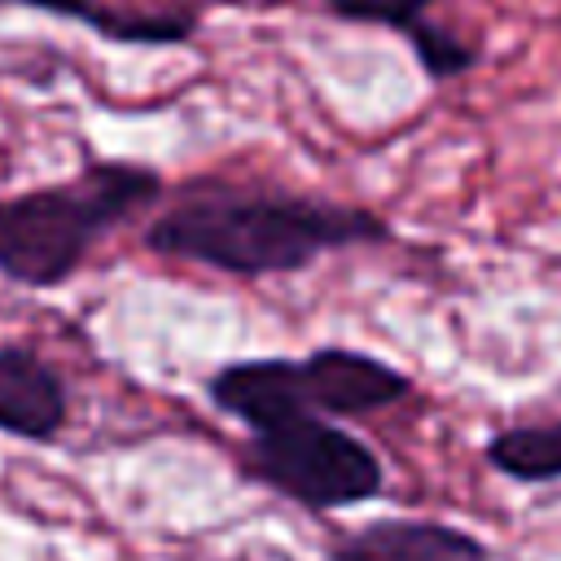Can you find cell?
Segmentation results:
<instances>
[{
	"label": "cell",
	"instance_id": "8",
	"mask_svg": "<svg viewBox=\"0 0 561 561\" xmlns=\"http://www.w3.org/2000/svg\"><path fill=\"white\" fill-rule=\"evenodd\" d=\"M486 465L513 482H557L561 478V421L500 430L486 443Z\"/></svg>",
	"mask_w": 561,
	"mask_h": 561
},
{
	"label": "cell",
	"instance_id": "7",
	"mask_svg": "<svg viewBox=\"0 0 561 561\" xmlns=\"http://www.w3.org/2000/svg\"><path fill=\"white\" fill-rule=\"evenodd\" d=\"M329 561H491L486 543L430 517H381L329 548Z\"/></svg>",
	"mask_w": 561,
	"mask_h": 561
},
{
	"label": "cell",
	"instance_id": "9",
	"mask_svg": "<svg viewBox=\"0 0 561 561\" xmlns=\"http://www.w3.org/2000/svg\"><path fill=\"white\" fill-rule=\"evenodd\" d=\"M337 22H359V26H386L399 31L408 44L434 22L430 9L434 0H320Z\"/></svg>",
	"mask_w": 561,
	"mask_h": 561
},
{
	"label": "cell",
	"instance_id": "6",
	"mask_svg": "<svg viewBox=\"0 0 561 561\" xmlns=\"http://www.w3.org/2000/svg\"><path fill=\"white\" fill-rule=\"evenodd\" d=\"M70 416L66 377L26 342H0V434L48 443Z\"/></svg>",
	"mask_w": 561,
	"mask_h": 561
},
{
	"label": "cell",
	"instance_id": "4",
	"mask_svg": "<svg viewBox=\"0 0 561 561\" xmlns=\"http://www.w3.org/2000/svg\"><path fill=\"white\" fill-rule=\"evenodd\" d=\"M294 364H298V390L307 408H316L320 416H368L412 394L408 373L351 346H316Z\"/></svg>",
	"mask_w": 561,
	"mask_h": 561
},
{
	"label": "cell",
	"instance_id": "1",
	"mask_svg": "<svg viewBox=\"0 0 561 561\" xmlns=\"http://www.w3.org/2000/svg\"><path fill=\"white\" fill-rule=\"evenodd\" d=\"M390 228L364 210L289 188L197 180L145 228V245L224 276L259 280L311 267L320 254L381 241Z\"/></svg>",
	"mask_w": 561,
	"mask_h": 561
},
{
	"label": "cell",
	"instance_id": "5",
	"mask_svg": "<svg viewBox=\"0 0 561 561\" xmlns=\"http://www.w3.org/2000/svg\"><path fill=\"white\" fill-rule=\"evenodd\" d=\"M0 9H39L131 48L188 44L202 26V9L188 0H0Z\"/></svg>",
	"mask_w": 561,
	"mask_h": 561
},
{
	"label": "cell",
	"instance_id": "3",
	"mask_svg": "<svg viewBox=\"0 0 561 561\" xmlns=\"http://www.w3.org/2000/svg\"><path fill=\"white\" fill-rule=\"evenodd\" d=\"M158 197L162 175L140 162H88L75 180L0 197V276L26 289H57L105 232Z\"/></svg>",
	"mask_w": 561,
	"mask_h": 561
},
{
	"label": "cell",
	"instance_id": "2",
	"mask_svg": "<svg viewBox=\"0 0 561 561\" xmlns=\"http://www.w3.org/2000/svg\"><path fill=\"white\" fill-rule=\"evenodd\" d=\"M206 399L250 430L245 473L276 495L329 513L381 495L386 469L377 451L337 421L307 408L294 359H237L206 377Z\"/></svg>",
	"mask_w": 561,
	"mask_h": 561
}]
</instances>
